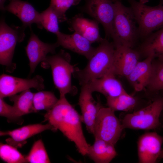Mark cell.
<instances>
[{"label": "cell", "instance_id": "1", "mask_svg": "<svg viewBox=\"0 0 163 163\" xmlns=\"http://www.w3.org/2000/svg\"><path fill=\"white\" fill-rule=\"evenodd\" d=\"M47 121L56 131L60 130L75 144L82 155H87L89 144L82 130L81 116L69 102L66 97H60L50 110L44 116V122Z\"/></svg>", "mask_w": 163, "mask_h": 163}, {"label": "cell", "instance_id": "2", "mask_svg": "<svg viewBox=\"0 0 163 163\" xmlns=\"http://www.w3.org/2000/svg\"><path fill=\"white\" fill-rule=\"evenodd\" d=\"M99 43L85 67L82 69L76 68L74 73L81 86L113 70L115 50L113 43L105 38Z\"/></svg>", "mask_w": 163, "mask_h": 163}, {"label": "cell", "instance_id": "3", "mask_svg": "<svg viewBox=\"0 0 163 163\" xmlns=\"http://www.w3.org/2000/svg\"><path fill=\"white\" fill-rule=\"evenodd\" d=\"M115 14L111 37L115 46L132 48L139 37L138 26L130 7L124 5L119 0L114 2Z\"/></svg>", "mask_w": 163, "mask_h": 163}, {"label": "cell", "instance_id": "4", "mask_svg": "<svg viewBox=\"0 0 163 163\" xmlns=\"http://www.w3.org/2000/svg\"><path fill=\"white\" fill-rule=\"evenodd\" d=\"M69 54L61 50L57 54L47 56L43 62L44 67L50 66L51 70L54 84L58 90L60 97H66L69 93L73 92L72 76L76 67L70 63Z\"/></svg>", "mask_w": 163, "mask_h": 163}, {"label": "cell", "instance_id": "5", "mask_svg": "<svg viewBox=\"0 0 163 163\" xmlns=\"http://www.w3.org/2000/svg\"><path fill=\"white\" fill-rule=\"evenodd\" d=\"M163 110V97L155 99L151 103L132 113L126 114L120 121L123 129L149 130L161 125L159 117Z\"/></svg>", "mask_w": 163, "mask_h": 163}, {"label": "cell", "instance_id": "6", "mask_svg": "<svg viewBox=\"0 0 163 163\" xmlns=\"http://www.w3.org/2000/svg\"><path fill=\"white\" fill-rule=\"evenodd\" d=\"M138 24L139 37L145 38L163 28V5L152 7L135 0H128Z\"/></svg>", "mask_w": 163, "mask_h": 163}, {"label": "cell", "instance_id": "7", "mask_svg": "<svg viewBox=\"0 0 163 163\" xmlns=\"http://www.w3.org/2000/svg\"><path fill=\"white\" fill-rule=\"evenodd\" d=\"M25 28L11 27L2 19L0 24V63L5 67L6 71L13 72L16 64L12 59L16 45L22 41L25 36Z\"/></svg>", "mask_w": 163, "mask_h": 163}, {"label": "cell", "instance_id": "8", "mask_svg": "<svg viewBox=\"0 0 163 163\" xmlns=\"http://www.w3.org/2000/svg\"><path fill=\"white\" fill-rule=\"evenodd\" d=\"M123 129L121 122L110 108L102 107L97 116L93 134L100 139L115 145L120 139Z\"/></svg>", "mask_w": 163, "mask_h": 163}, {"label": "cell", "instance_id": "9", "mask_svg": "<svg viewBox=\"0 0 163 163\" xmlns=\"http://www.w3.org/2000/svg\"><path fill=\"white\" fill-rule=\"evenodd\" d=\"M116 0H86L84 10L101 24L104 29L105 38H111L115 14Z\"/></svg>", "mask_w": 163, "mask_h": 163}, {"label": "cell", "instance_id": "10", "mask_svg": "<svg viewBox=\"0 0 163 163\" xmlns=\"http://www.w3.org/2000/svg\"><path fill=\"white\" fill-rule=\"evenodd\" d=\"M44 82L39 75L31 78H23L3 74L0 76V98L9 97L31 88L42 90L45 88Z\"/></svg>", "mask_w": 163, "mask_h": 163}, {"label": "cell", "instance_id": "11", "mask_svg": "<svg viewBox=\"0 0 163 163\" xmlns=\"http://www.w3.org/2000/svg\"><path fill=\"white\" fill-rule=\"evenodd\" d=\"M163 142V137L156 132L147 133L141 136L137 142L139 162L156 163Z\"/></svg>", "mask_w": 163, "mask_h": 163}, {"label": "cell", "instance_id": "12", "mask_svg": "<svg viewBox=\"0 0 163 163\" xmlns=\"http://www.w3.org/2000/svg\"><path fill=\"white\" fill-rule=\"evenodd\" d=\"M59 46L57 42L53 43H44L34 33H31L25 48L29 61V76L34 72L39 64L45 59L47 54L56 53V50Z\"/></svg>", "mask_w": 163, "mask_h": 163}, {"label": "cell", "instance_id": "13", "mask_svg": "<svg viewBox=\"0 0 163 163\" xmlns=\"http://www.w3.org/2000/svg\"><path fill=\"white\" fill-rule=\"evenodd\" d=\"M113 69L116 75L127 77L139 61L140 53L132 48L115 46Z\"/></svg>", "mask_w": 163, "mask_h": 163}, {"label": "cell", "instance_id": "14", "mask_svg": "<svg viewBox=\"0 0 163 163\" xmlns=\"http://www.w3.org/2000/svg\"><path fill=\"white\" fill-rule=\"evenodd\" d=\"M92 93L86 85L82 86L78 104L82 113V122L85 124L88 131L93 134L97 116L102 106L99 100L97 103L94 101Z\"/></svg>", "mask_w": 163, "mask_h": 163}, {"label": "cell", "instance_id": "15", "mask_svg": "<svg viewBox=\"0 0 163 163\" xmlns=\"http://www.w3.org/2000/svg\"><path fill=\"white\" fill-rule=\"evenodd\" d=\"M56 35V42L59 46L83 56L88 59L95 52L96 48L92 46L89 40L76 32L68 34L59 31Z\"/></svg>", "mask_w": 163, "mask_h": 163}, {"label": "cell", "instance_id": "16", "mask_svg": "<svg viewBox=\"0 0 163 163\" xmlns=\"http://www.w3.org/2000/svg\"><path fill=\"white\" fill-rule=\"evenodd\" d=\"M56 131L50 124H43L36 123L29 124L12 130L0 131V136H8L10 137L7 139V144L16 148L21 147L25 143L28 139L46 130Z\"/></svg>", "mask_w": 163, "mask_h": 163}, {"label": "cell", "instance_id": "17", "mask_svg": "<svg viewBox=\"0 0 163 163\" xmlns=\"http://www.w3.org/2000/svg\"><path fill=\"white\" fill-rule=\"evenodd\" d=\"M9 3L5 7V11L17 16L21 21L23 27L25 28L36 24L38 28H42L40 13L28 2L21 0H8Z\"/></svg>", "mask_w": 163, "mask_h": 163}, {"label": "cell", "instance_id": "18", "mask_svg": "<svg viewBox=\"0 0 163 163\" xmlns=\"http://www.w3.org/2000/svg\"><path fill=\"white\" fill-rule=\"evenodd\" d=\"M85 85L92 93H100L106 98L114 97L127 93L120 82L116 78L113 70Z\"/></svg>", "mask_w": 163, "mask_h": 163}, {"label": "cell", "instance_id": "19", "mask_svg": "<svg viewBox=\"0 0 163 163\" xmlns=\"http://www.w3.org/2000/svg\"><path fill=\"white\" fill-rule=\"evenodd\" d=\"M69 23L72 30L82 36L92 44L100 43L103 39L99 31V23L95 20L84 17L81 14H78L72 18Z\"/></svg>", "mask_w": 163, "mask_h": 163}, {"label": "cell", "instance_id": "20", "mask_svg": "<svg viewBox=\"0 0 163 163\" xmlns=\"http://www.w3.org/2000/svg\"><path fill=\"white\" fill-rule=\"evenodd\" d=\"M153 56L150 55L139 61L133 71L126 77L135 90L140 91L146 87L150 78Z\"/></svg>", "mask_w": 163, "mask_h": 163}, {"label": "cell", "instance_id": "21", "mask_svg": "<svg viewBox=\"0 0 163 163\" xmlns=\"http://www.w3.org/2000/svg\"><path fill=\"white\" fill-rule=\"evenodd\" d=\"M114 145L104 140L95 138L90 145L87 155L96 163H108L117 155Z\"/></svg>", "mask_w": 163, "mask_h": 163}, {"label": "cell", "instance_id": "22", "mask_svg": "<svg viewBox=\"0 0 163 163\" xmlns=\"http://www.w3.org/2000/svg\"><path fill=\"white\" fill-rule=\"evenodd\" d=\"M140 52L146 57L151 55L163 60V28L151 34L141 44Z\"/></svg>", "mask_w": 163, "mask_h": 163}, {"label": "cell", "instance_id": "23", "mask_svg": "<svg viewBox=\"0 0 163 163\" xmlns=\"http://www.w3.org/2000/svg\"><path fill=\"white\" fill-rule=\"evenodd\" d=\"M34 93L30 89L24 91L19 94H16L9 97L14 103L13 106L16 113L19 117L32 113L37 112L33 104Z\"/></svg>", "mask_w": 163, "mask_h": 163}, {"label": "cell", "instance_id": "24", "mask_svg": "<svg viewBox=\"0 0 163 163\" xmlns=\"http://www.w3.org/2000/svg\"><path fill=\"white\" fill-rule=\"evenodd\" d=\"M106 99L108 107L114 111L130 112L135 108L137 102L135 97L127 93L114 97H107Z\"/></svg>", "mask_w": 163, "mask_h": 163}, {"label": "cell", "instance_id": "25", "mask_svg": "<svg viewBox=\"0 0 163 163\" xmlns=\"http://www.w3.org/2000/svg\"><path fill=\"white\" fill-rule=\"evenodd\" d=\"M58 99L53 93L42 90L34 93L33 104L36 111L51 109L58 102Z\"/></svg>", "mask_w": 163, "mask_h": 163}, {"label": "cell", "instance_id": "26", "mask_svg": "<svg viewBox=\"0 0 163 163\" xmlns=\"http://www.w3.org/2000/svg\"><path fill=\"white\" fill-rule=\"evenodd\" d=\"M146 87L152 91L163 90V60L153 59L151 75Z\"/></svg>", "mask_w": 163, "mask_h": 163}, {"label": "cell", "instance_id": "27", "mask_svg": "<svg viewBox=\"0 0 163 163\" xmlns=\"http://www.w3.org/2000/svg\"><path fill=\"white\" fill-rule=\"evenodd\" d=\"M25 157L27 163L51 162L43 142L41 139L34 142L30 151Z\"/></svg>", "mask_w": 163, "mask_h": 163}, {"label": "cell", "instance_id": "28", "mask_svg": "<svg viewBox=\"0 0 163 163\" xmlns=\"http://www.w3.org/2000/svg\"><path fill=\"white\" fill-rule=\"evenodd\" d=\"M41 26L47 31L56 35L59 31V23L60 21L56 11L50 6L40 13Z\"/></svg>", "mask_w": 163, "mask_h": 163}, {"label": "cell", "instance_id": "29", "mask_svg": "<svg viewBox=\"0 0 163 163\" xmlns=\"http://www.w3.org/2000/svg\"><path fill=\"white\" fill-rule=\"evenodd\" d=\"M0 157L8 163H27L24 157L17 148L8 144L0 143Z\"/></svg>", "mask_w": 163, "mask_h": 163}, {"label": "cell", "instance_id": "30", "mask_svg": "<svg viewBox=\"0 0 163 163\" xmlns=\"http://www.w3.org/2000/svg\"><path fill=\"white\" fill-rule=\"evenodd\" d=\"M81 0H50V6L56 11L60 21L66 20L65 13L72 6L78 5Z\"/></svg>", "mask_w": 163, "mask_h": 163}, {"label": "cell", "instance_id": "31", "mask_svg": "<svg viewBox=\"0 0 163 163\" xmlns=\"http://www.w3.org/2000/svg\"><path fill=\"white\" fill-rule=\"evenodd\" d=\"M3 99L0 98V116L6 118L9 121L21 123V117L17 115L13 106L8 104Z\"/></svg>", "mask_w": 163, "mask_h": 163}, {"label": "cell", "instance_id": "32", "mask_svg": "<svg viewBox=\"0 0 163 163\" xmlns=\"http://www.w3.org/2000/svg\"><path fill=\"white\" fill-rule=\"evenodd\" d=\"M7 0H0V8L1 10L5 11L4 4Z\"/></svg>", "mask_w": 163, "mask_h": 163}, {"label": "cell", "instance_id": "33", "mask_svg": "<svg viewBox=\"0 0 163 163\" xmlns=\"http://www.w3.org/2000/svg\"><path fill=\"white\" fill-rule=\"evenodd\" d=\"M149 1V0H140L139 2L142 4H145L146 2H148Z\"/></svg>", "mask_w": 163, "mask_h": 163}, {"label": "cell", "instance_id": "34", "mask_svg": "<svg viewBox=\"0 0 163 163\" xmlns=\"http://www.w3.org/2000/svg\"><path fill=\"white\" fill-rule=\"evenodd\" d=\"M163 158V149H162L159 156V158Z\"/></svg>", "mask_w": 163, "mask_h": 163}, {"label": "cell", "instance_id": "35", "mask_svg": "<svg viewBox=\"0 0 163 163\" xmlns=\"http://www.w3.org/2000/svg\"><path fill=\"white\" fill-rule=\"evenodd\" d=\"M162 127H163V126H162Z\"/></svg>", "mask_w": 163, "mask_h": 163}, {"label": "cell", "instance_id": "36", "mask_svg": "<svg viewBox=\"0 0 163 163\" xmlns=\"http://www.w3.org/2000/svg\"></svg>", "mask_w": 163, "mask_h": 163}, {"label": "cell", "instance_id": "37", "mask_svg": "<svg viewBox=\"0 0 163 163\" xmlns=\"http://www.w3.org/2000/svg\"></svg>", "mask_w": 163, "mask_h": 163}]
</instances>
